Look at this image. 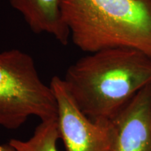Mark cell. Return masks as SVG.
Instances as JSON below:
<instances>
[{
  "label": "cell",
  "mask_w": 151,
  "mask_h": 151,
  "mask_svg": "<svg viewBox=\"0 0 151 151\" xmlns=\"http://www.w3.org/2000/svg\"><path fill=\"white\" fill-rule=\"evenodd\" d=\"M63 80L88 118L113 121L138 92L151 85V59L134 49H104L77 60Z\"/></svg>",
  "instance_id": "cell-1"
},
{
  "label": "cell",
  "mask_w": 151,
  "mask_h": 151,
  "mask_svg": "<svg viewBox=\"0 0 151 151\" xmlns=\"http://www.w3.org/2000/svg\"><path fill=\"white\" fill-rule=\"evenodd\" d=\"M62 11L82 51L132 48L151 59V0H62Z\"/></svg>",
  "instance_id": "cell-2"
},
{
  "label": "cell",
  "mask_w": 151,
  "mask_h": 151,
  "mask_svg": "<svg viewBox=\"0 0 151 151\" xmlns=\"http://www.w3.org/2000/svg\"><path fill=\"white\" fill-rule=\"evenodd\" d=\"M50 86L58 104L60 139L67 151H114L116 134L113 121L88 118L78 107L63 78L55 76Z\"/></svg>",
  "instance_id": "cell-4"
},
{
  "label": "cell",
  "mask_w": 151,
  "mask_h": 151,
  "mask_svg": "<svg viewBox=\"0 0 151 151\" xmlns=\"http://www.w3.org/2000/svg\"><path fill=\"white\" fill-rule=\"evenodd\" d=\"M31 116L58 120L51 87L41 79L30 55L19 49L0 52V126L17 129Z\"/></svg>",
  "instance_id": "cell-3"
},
{
  "label": "cell",
  "mask_w": 151,
  "mask_h": 151,
  "mask_svg": "<svg viewBox=\"0 0 151 151\" xmlns=\"http://www.w3.org/2000/svg\"><path fill=\"white\" fill-rule=\"evenodd\" d=\"M11 6L20 13L35 34L52 36L62 45L70 40V34L64 20L62 0H9Z\"/></svg>",
  "instance_id": "cell-6"
},
{
  "label": "cell",
  "mask_w": 151,
  "mask_h": 151,
  "mask_svg": "<svg viewBox=\"0 0 151 151\" xmlns=\"http://www.w3.org/2000/svg\"><path fill=\"white\" fill-rule=\"evenodd\" d=\"M0 151H16V150L8 143L5 145H0Z\"/></svg>",
  "instance_id": "cell-8"
},
{
  "label": "cell",
  "mask_w": 151,
  "mask_h": 151,
  "mask_svg": "<svg viewBox=\"0 0 151 151\" xmlns=\"http://www.w3.org/2000/svg\"><path fill=\"white\" fill-rule=\"evenodd\" d=\"M60 139L58 120H44L36 127L28 140L11 139L9 143L16 151H58L57 142Z\"/></svg>",
  "instance_id": "cell-7"
},
{
  "label": "cell",
  "mask_w": 151,
  "mask_h": 151,
  "mask_svg": "<svg viewBox=\"0 0 151 151\" xmlns=\"http://www.w3.org/2000/svg\"><path fill=\"white\" fill-rule=\"evenodd\" d=\"M113 121L114 151H151V85L138 92Z\"/></svg>",
  "instance_id": "cell-5"
}]
</instances>
